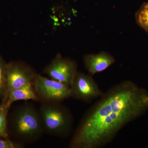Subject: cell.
<instances>
[{
	"mask_svg": "<svg viewBox=\"0 0 148 148\" xmlns=\"http://www.w3.org/2000/svg\"><path fill=\"white\" fill-rule=\"evenodd\" d=\"M148 110V92L130 80L112 86L84 115L70 148H101Z\"/></svg>",
	"mask_w": 148,
	"mask_h": 148,
	"instance_id": "6da1fadb",
	"label": "cell"
},
{
	"mask_svg": "<svg viewBox=\"0 0 148 148\" xmlns=\"http://www.w3.org/2000/svg\"><path fill=\"white\" fill-rule=\"evenodd\" d=\"M10 126L18 143L24 145L34 143L45 134L38 110L29 102L14 110Z\"/></svg>",
	"mask_w": 148,
	"mask_h": 148,
	"instance_id": "7a4b0ae2",
	"label": "cell"
},
{
	"mask_svg": "<svg viewBox=\"0 0 148 148\" xmlns=\"http://www.w3.org/2000/svg\"><path fill=\"white\" fill-rule=\"evenodd\" d=\"M38 110L44 133L63 139L71 134L74 117L66 106L61 103H41Z\"/></svg>",
	"mask_w": 148,
	"mask_h": 148,
	"instance_id": "3957f363",
	"label": "cell"
},
{
	"mask_svg": "<svg viewBox=\"0 0 148 148\" xmlns=\"http://www.w3.org/2000/svg\"><path fill=\"white\" fill-rule=\"evenodd\" d=\"M33 85L39 101L41 103H61L71 97L69 85L38 74Z\"/></svg>",
	"mask_w": 148,
	"mask_h": 148,
	"instance_id": "277c9868",
	"label": "cell"
},
{
	"mask_svg": "<svg viewBox=\"0 0 148 148\" xmlns=\"http://www.w3.org/2000/svg\"><path fill=\"white\" fill-rule=\"evenodd\" d=\"M38 74L32 66L24 61H13L7 63V90L3 100L13 90L28 84L33 83Z\"/></svg>",
	"mask_w": 148,
	"mask_h": 148,
	"instance_id": "5b68a950",
	"label": "cell"
},
{
	"mask_svg": "<svg viewBox=\"0 0 148 148\" xmlns=\"http://www.w3.org/2000/svg\"><path fill=\"white\" fill-rule=\"evenodd\" d=\"M70 88L72 98L86 103H91L104 93L92 76L78 71L74 77Z\"/></svg>",
	"mask_w": 148,
	"mask_h": 148,
	"instance_id": "8992f818",
	"label": "cell"
},
{
	"mask_svg": "<svg viewBox=\"0 0 148 148\" xmlns=\"http://www.w3.org/2000/svg\"><path fill=\"white\" fill-rule=\"evenodd\" d=\"M77 71V64L75 61L58 54L45 67L43 73L49 78L70 86Z\"/></svg>",
	"mask_w": 148,
	"mask_h": 148,
	"instance_id": "52a82bcc",
	"label": "cell"
},
{
	"mask_svg": "<svg viewBox=\"0 0 148 148\" xmlns=\"http://www.w3.org/2000/svg\"><path fill=\"white\" fill-rule=\"evenodd\" d=\"M83 61L85 68L92 76L105 71L115 63V59L110 53L101 51L98 54H85Z\"/></svg>",
	"mask_w": 148,
	"mask_h": 148,
	"instance_id": "ba28073f",
	"label": "cell"
},
{
	"mask_svg": "<svg viewBox=\"0 0 148 148\" xmlns=\"http://www.w3.org/2000/svg\"><path fill=\"white\" fill-rule=\"evenodd\" d=\"M29 100L39 101L33 83L28 84L13 90L9 93L5 100L2 101L5 102L7 106L10 108L12 103L15 101Z\"/></svg>",
	"mask_w": 148,
	"mask_h": 148,
	"instance_id": "9c48e42d",
	"label": "cell"
},
{
	"mask_svg": "<svg viewBox=\"0 0 148 148\" xmlns=\"http://www.w3.org/2000/svg\"><path fill=\"white\" fill-rule=\"evenodd\" d=\"M9 109L5 102L2 101L0 105V138L8 139V114Z\"/></svg>",
	"mask_w": 148,
	"mask_h": 148,
	"instance_id": "30bf717a",
	"label": "cell"
},
{
	"mask_svg": "<svg viewBox=\"0 0 148 148\" xmlns=\"http://www.w3.org/2000/svg\"><path fill=\"white\" fill-rule=\"evenodd\" d=\"M138 26L148 33V3H143L135 14Z\"/></svg>",
	"mask_w": 148,
	"mask_h": 148,
	"instance_id": "8fae6325",
	"label": "cell"
},
{
	"mask_svg": "<svg viewBox=\"0 0 148 148\" xmlns=\"http://www.w3.org/2000/svg\"><path fill=\"white\" fill-rule=\"evenodd\" d=\"M7 63L0 56V98L5 97L7 90Z\"/></svg>",
	"mask_w": 148,
	"mask_h": 148,
	"instance_id": "7c38bea8",
	"label": "cell"
},
{
	"mask_svg": "<svg viewBox=\"0 0 148 148\" xmlns=\"http://www.w3.org/2000/svg\"><path fill=\"white\" fill-rule=\"evenodd\" d=\"M24 146L17 142H13L6 138H0V148H21Z\"/></svg>",
	"mask_w": 148,
	"mask_h": 148,
	"instance_id": "4fadbf2b",
	"label": "cell"
}]
</instances>
